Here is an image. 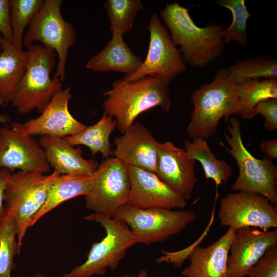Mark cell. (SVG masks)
Here are the masks:
<instances>
[{
    "instance_id": "obj_1",
    "label": "cell",
    "mask_w": 277,
    "mask_h": 277,
    "mask_svg": "<svg viewBox=\"0 0 277 277\" xmlns=\"http://www.w3.org/2000/svg\"><path fill=\"white\" fill-rule=\"evenodd\" d=\"M171 80L159 75H148L133 82L115 81L111 89L103 93L104 113L116 121L123 134L136 117L155 107L169 112L171 105Z\"/></svg>"
},
{
    "instance_id": "obj_2",
    "label": "cell",
    "mask_w": 277,
    "mask_h": 277,
    "mask_svg": "<svg viewBox=\"0 0 277 277\" xmlns=\"http://www.w3.org/2000/svg\"><path fill=\"white\" fill-rule=\"evenodd\" d=\"M189 9L177 2L168 3L160 15L170 31L173 44L180 46L186 65L203 68L222 55L225 45L222 32L226 26L208 23L200 27L190 16Z\"/></svg>"
},
{
    "instance_id": "obj_3",
    "label": "cell",
    "mask_w": 277,
    "mask_h": 277,
    "mask_svg": "<svg viewBox=\"0 0 277 277\" xmlns=\"http://www.w3.org/2000/svg\"><path fill=\"white\" fill-rule=\"evenodd\" d=\"M193 111L186 132L194 139L210 138L217 131L220 121L236 114L239 106L237 85L228 78L226 69L220 68L213 81L200 86L191 95Z\"/></svg>"
},
{
    "instance_id": "obj_4",
    "label": "cell",
    "mask_w": 277,
    "mask_h": 277,
    "mask_svg": "<svg viewBox=\"0 0 277 277\" xmlns=\"http://www.w3.org/2000/svg\"><path fill=\"white\" fill-rule=\"evenodd\" d=\"M25 72L11 101L20 114L34 110L40 113L53 96L62 89V82L51 74L56 65V52L44 46L33 44L28 47Z\"/></svg>"
},
{
    "instance_id": "obj_5",
    "label": "cell",
    "mask_w": 277,
    "mask_h": 277,
    "mask_svg": "<svg viewBox=\"0 0 277 277\" xmlns=\"http://www.w3.org/2000/svg\"><path fill=\"white\" fill-rule=\"evenodd\" d=\"M240 126L235 116L229 118L227 128L230 135L224 133L229 148L220 143L235 160L239 167L238 176L230 189L261 195L276 206L277 167L272 160L256 159L247 150L242 141Z\"/></svg>"
},
{
    "instance_id": "obj_6",
    "label": "cell",
    "mask_w": 277,
    "mask_h": 277,
    "mask_svg": "<svg viewBox=\"0 0 277 277\" xmlns=\"http://www.w3.org/2000/svg\"><path fill=\"white\" fill-rule=\"evenodd\" d=\"M60 174L19 171L9 176L5 190L6 208L15 221L19 249L34 216L45 204L50 187Z\"/></svg>"
},
{
    "instance_id": "obj_7",
    "label": "cell",
    "mask_w": 277,
    "mask_h": 277,
    "mask_svg": "<svg viewBox=\"0 0 277 277\" xmlns=\"http://www.w3.org/2000/svg\"><path fill=\"white\" fill-rule=\"evenodd\" d=\"M84 218L100 224L105 230L106 236L92 245L84 263L64 274L63 277L104 275L108 268L115 269L127 250L138 243L129 227L121 221L97 213H91Z\"/></svg>"
},
{
    "instance_id": "obj_8",
    "label": "cell",
    "mask_w": 277,
    "mask_h": 277,
    "mask_svg": "<svg viewBox=\"0 0 277 277\" xmlns=\"http://www.w3.org/2000/svg\"><path fill=\"white\" fill-rule=\"evenodd\" d=\"M62 0H44L28 26L24 35L25 47L39 42L53 49L58 57L54 76L63 82L66 76V65L69 49L77 40L73 25L63 18L61 13Z\"/></svg>"
},
{
    "instance_id": "obj_9",
    "label": "cell",
    "mask_w": 277,
    "mask_h": 277,
    "mask_svg": "<svg viewBox=\"0 0 277 277\" xmlns=\"http://www.w3.org/2000/svg\"><path fill=\"white\" fill-rule=\"evenodd\" d=\"M126 224L138 243L149 245L164 241L179 233L196 218L192 210L166 208L142 209L128 203L113 217Z\"/></svg>"
},
{
    "instance_id": "obj_10",
    "label": "cell",
    "mask_w": 277,
    "mask_h": 277,
    "mask_svg": "<svg viewBox=\"0 0 277 277\" xmlns=\"http://www.w3.org/2000/svg\"><path fill=\"white\" fill-rule=\"evenodd\" d=\"M91 189L85 196L86 207L93 213L113 218L127 203L130 181L127 166L116 157L103 160L96 170Z\"/></svg>"
},
{
    "instance_id": "obj_11",
    "label": "cell",
    "mask_w": 277,
    "mask_h": 277,
    "mask_svg": "<svg viewBox=\"0 0 277 277\" xmlns=\"http://www.w3.org/2000/svg\"><path fill=\"white\" fill-rule=\"evenodd\" d=\"M149 23L150 38L146 57L135 73L124 76L122 79L125 82L155 75L172 81L186 71L180 49L173 44L170 33L156 13L151 15Z\"/></svg>"
},
{
    "instance_id": "obj_12",
    "label": "cell",
    "mask_w": 277,
    "mask_h": 277,
    "mask_svg": "<svg viewBox=\"0 0 277 277\" xmlns=\"http://www.w3.org/2000/svg\"><path fill=\"white\" fill-rule=\"evenodd\" d=\"M218 216L222 226L235 231L250 227L266 231L277 227L276 207L256 193L227 194L220 201Z\"/></svg>"
},
{
    "instance_id": "obj_13",
    "label": "cell",
    "mask_w": 277,
    "mask_h": 277,
    "mask_svg": "<svg viewBox=\"0 0 277 277\" xmlns=\"http://www.w3.org/2000/svg\"><path fill=\"white\" fill-rule=\"evenodd\" d=\"M71 88L57 91L38 117L25 123L13 122L11 127L23 135H49L65 137L83 130L86 125L76 120L69 111Z\"/></svg>"
},
{
    "instance_id": "obj_14",
    "label": "cell",
    "mask_w": 277,
    "mask_h": 277,
    "mask_svg": "<svg viewBox=\"0 0 277 277\" xmlns=\"http://www.w3.org/2000/svg\"><path fill=\"white\" fill-rule=\"evenodd\" d=\"M0 168L43 174L51 168L44 149L31 136L23 135L11 127H0Z\"/></svg>"
},
{
    "instance_id": "obj_15",
    "label": "cell",
    "mask_w": 277,
    "mask_h": 277,
    "mask_svg": "<svg viewBox=\"0 0 277 277\" xmlns=\"http://www.w3.org/2000/svg\"><path fill=\"white\" fill-rule=\"evenodd\" d=\"M130 181L127 203L142 209H183L186 200L172 190L156 173L144 169L127 166Z\"/></svg>"
},
{
    "instance_id": "obj_16",
    "label": "cell",
    "mask_w": 277,
    "mask_h": 277,
    "mask_svg": "<svg viewBox=\"0 0 277 277\" xmlns=\"http://www.w3.org/2000/svg\"><path fill=\"white\" fill-rule=\"evenodd\" d=\"M196 162L187 156L184 148L176 147L172 142H159L155 173L172 190L187 201L197 181Z\"/></svg>"
},
{
    "instance_id": "obj_17",
    "label": "cell",
    "mask_w": 277,
    "mask_h": 277,
    "mask_svg": "<svg viewBox=\"0 0 277 277\" xmlns=\"http://www.w3.org/2000/svg\"><path fill=\"white\" fill-rule=\"evenodd\" d=\"M275 244L276 229L264 231L248 227L236 230L230 247L225 277H245L268 248Z\"/></svg>"
},
{
    "instance_id": "obj_18",
    "label": "cell",
    "mask_w": 277,
    "mask_h": 277,
    "mask_svg": "<svg viewBox=\"0 0 277 277\" xmlns=\"http://www.w3.org/2000/svg\"><path fill=\"white\" fill-rule=\"evenodd\" d=\"M114 143L113 155L126 166L155 172L159 142L142 123L134 122Z\"/></svg>"
},
{
    "instance_id": "obj_19",
    "label": "cell",
    "mask_w": 277,
    "mask_h": 277,
    "mask_svg": "<svg viewBox=\"0 0 277 277\" xmlns=\"http://www.w3.org/2000/svg\"><path fill=\"white\" fill-rule=\"evenodd\" d=\"M235 230H228L206 247L197 246L189 254L190 264L182 272L186 277H225L229 250Z\"/></svg>"
},
{
    "instance_id": "obj_20",
    "label": "cell",
    "mask_w": 277,
    "mask_h": 277,
    "mask_svg": "<svg viewBox=\"0 0 277 277\" xmlns=\"http://www.w3.org/2000/svg\"><path fill=\"white\" fill-rule=\"evenodd\" d=\"M38 143L45 151L50 168L60 175L89 176L98 168L96 161L83 157L81 148H74L64 137L41 136Z\"/></svg>"
},
{
    "instance_id": "obj_21",
    "label": "cell",
    "mask_w": 277,
    "mask_h": 277,
    "mask_svg": "<svg viewBox=\"0 0 277 277\" xmlns=\"http://www.w3.org/2000/svg\"><path fill=\"white\" fill-rule=\"evenodd\" d=\"M142 63L141 57L125 42L123 35L114 33L104 48L90 58L85 68L94 72H117L131 75Z\"/></svg>"
},
{
    "instance_id": "obj_22",
    "label": "cell",
    "mask_w": 277,
    "mask_h": 277,
    "mask_svg": "<svg viewBox=\"0 0 277 277\" xmlns=\"http://www.w3.org/2000/svg\"><path fill=\"white\" fill-rule=\"evenodd\" d=\"M0 98L3 105L11 103L26 68L27 51L19 50L0 37Z\"/></svg>"
},
{
    "instance_id": "obj_23",
    "label": "cell",
    "mask_w": 277,
    "mask_h": 277,
    "mask_svg": "<svg viewBox=\"0 0 277 277\" xmlns=\"http://www.w3.org/2000/svg\"><path fill=\"white\" fill-rule=\"evenodd\" d=\"M95 171L89 176L60 175L50 187L45 204L33 217L31 226L62 203L78 196H86L92 186Z\"/></svg>"
},
{
    "instance_id": "obj_24",
    "label": "cell",
    "mask_w": 277,
    "mask_h": 277,
    "mask_svg": "<svg viewBox=\"0 0 277 277\" xmlns=\"http://www.w3.org/2000/svg\"><path fill=\"white\" fill-rule=\"evenodd\" d=\"M116 121L114 118L104 113L95 124L86 126L81 132L64 137L71 146L83 145L88 147L93 155L100 153L106 159L113 155L110 142V136L115 128Z\"/></svg>"
},
{
    "instance_id": "obj_25",
    "label": "cell",
    "mask_w": 277,
    "mask_h": 277,
    "mask_svg": "<svg viewBox=\"0 0 277 277\" xmlns=\"http://www.w3.org/2000/svg\"><path fill=\"white\" fill-rule=\"evenodd\" d=\"M184 146L187 156L201 163L206 179H212L216 186L227 183L233 175L232 168L226 161L216 158L206 140L197 137L192 142L185 140Z\"/></svg>"
},
{
    "instance_id": "obj_26",
    "label": "cell",
    "mask_w": 277,
    "mask_h": 277,
    "mask_svg": "<svg viewBox=\"0 0 277 277\" xmlns=\"http://www.w3.org/2000/svg\"><path fill=\"white\" fill-rule=\"evenodd\" d=\"M239 106L236 114L251 119L256 114L254 107L260 102L277 98V79L251 80L237 85Z\"/></svg>"
},
{
    "instance_id": "obj_27",
    "label": "cell",
    "mask_w": 277,
    "mask_h": 277,
    "mask_svg": "<svg viewBox=\"0 0 277 277\" xmlns=\"http://www.w3.org/2000/svg\"><path fill=\"white\" fill-rule=\"evenodd\" d=\"M226 71L228 80L236 85L261 78L277 79V61L270 56L252 57L238 61Z\"/></svg>"
},
{
    "instance_id": "obj_28",
    "label": "cell",
    "mask_w": 277,
    "mask_h": 277,
    "mask_svg": "<svg viewBox=\"0 0 277 277\" xmlns=\"http://www.w3.org/2000/svg\"><path fill=\"white\" fill-rule=\"evenodd\" d=\"M16 238L15 220L11 212L7 209L0 221V277H11V272L16 267L14 257L20 252Z\"/></svg>"
},
{
    "instance_id": "obj_29",
    "label": "cell",
    "mask_w": 277,
    "mask_h": 277,
    "mask_svg": "<svg viewBox=\"0 0 277 277\" xmlns=\"http://www.w3.org/2000/svg\"><path fill=\"white\" fill-rule=\"evenodd\" d=\"M112 34L130 31L137 13L143 9L141 0H107L104 5Z\"/></svg>"
},
{
    "instance_id": "obj_30",
    "label": "cell",
    "mask_w": 277,
    "mask_h": 277,
    "mask_svg": "<svg viewBox=\"0 0 277 277\" xmlns=\"http://www.w3.org/2000/svg\"><path fill=\"white\" fill-rule=\"evenodd\" d=\"M43 0H10L11 43L18 50H23L24 32L39 11Z\"/></svg>"
},
{
    "instance_id": "obj_31",
    "label": "cell",
    "mask_w": 277,
    "mask_h": 277,
    "mask_svg": "<svg viewBox=\"0 0 277 277\" xmlns=\"http://www.w3.org/2000/svg\"><path fill=\"white\" fill-rule=\"evenodd\" d=\"M216 3L221 7L229 10L232 20L230 25L222 32L225 44L235 41L241 47H246L248 42L246 29L248 12L244 0H218Z\"/></svg>"
},
{
    "instance_id": "obj_32",
    "label": "cell",
    "mask_w": 277,
    "mask_h": 277,
    "mask_svg": "<svg viewBox=\"0 0 277 277\" xmlns=\"http://www.w3.org/2000/svg\"><path fill=\"white\" fill-rule=\"evenodd\" d=\"M249 277H277V244L270 246L248 271Z\"/></svg>"
},
{
    "instance_id": "obj_33",
    "label": "cell",
    "mask_w": 277,
    "mask_h": 277,
    "mask_svg": "<svg viewBox=\"0 0 277 277\" xmlns=\"http://www.w3.org/2000/svg\"><path fill=\"white\" fill-rule=\"evenodd\" d=\"M258 115L265 118L264 127L269 131L277 129V98H271L259 103L254 107Z\"/></svg>"
},
{
    "instance_id": "obj_34",
    "label": "cell",
    "mask_w": 277,
    "mask_h": 277,
    "mask_svg": "<svg viewBox=\"0 0 277 277\" xmlns=\"http://www.w3.org/2000/svg\"><path fill=\"white\" fill-rule=\"evenodd\" d=\"M9 0H0V32L6 39L11 42Z\"/></svg>"
},
{
    "instance_id": "obj_35",
    "label": "cell",
    "mask_w": 277,
    "mask_h": 277,
    "mask_svg": "<svg viewBox=\"0 0 277 277\" xmlns=\"http://www.w3.org/2000/svg\"><path fill=\"white\" fill-rule=\"evenodd\" d=\"M12 172L5 168H0V221L6 212V207L4 206L5 190L7 180Z\"/></svg>"
},
{
    "instance_id": "obj_36",
    "label": "cell",
    "mask_w": 277,
    "mask_h": 277,
    "mask_svg": "<svg viewBox=\"0 0 277 277\" xmlns=\"http://www.w3.org/2000/svg\"><path fill=\"white\" fill-rule=\"evenodd\" d=\"M260 147L267 157L270 160L277 159V139L269 141H262Z\"/></svg>"
},
{
    "instance_id": "obj_37",
    "label": "cell",
    "mask_w": 277,
    "mask_h": 277,
    "mask_svg": "<svg viewBox=\"0 0 277 277\" xmlns=\"http://www.w3.org/2000/svg\"><path fill=\"white\" fill-rule=\"evenodd\" d=\"M3 104L2 100L0 98V105ZM10 119L9 117L5 115L0 114V123L6 124L9 121Z\"/></svg>"
},
{
    "instance_id": "obj_38",
    "label": "cell",
    "mask_w": 277,
    "mask_h": 277,
    "mask_svg": "<svg viewBox=\"0 0 277 277\" xmlns=\"http://www.w3.org/2000/svg\"><path fill=\"white\" fill-rule=\"evenodd\" d=\"M32 277H49L45 274L42 273L41 272H37L33 274Z\"/></svg>"
},
{
    "instance_id": "obj_39",
    "label": "cell",
    "mask_w": 277,
    "mask_h": 277,
    "mask_svg": "<svg viewBox=\"0 0 277 277\" xmlns=\"http://www.w3.org/2000/svg\"><path fill=\"white\" fill-rule=\"evenodd\" d=\"M1 136H0V148H1Z\"/></svg>"
},
{
    "instance_id": "obj_40",
    "label": "cell",
    "mask_w": 277,
    "mask_h": 277,
    "mask_svg": "<svg viewBox=\"0 0 277 277\" xmlns=\"http://www.w3.org/2000/svg\"><path fill=\"white\" fill-rule=\"evenodd\" d=\"M1 41H0V50H1Z\"/></svg>"
},
{
    "instance_id": "obj_41",
    "label": "cell",
    "mask_w": 277,
    "mask_h": 277,
    "mask_svg": "<svg viewBox=\"0 0 277 277\" xmlns=\"http://www.w3.org/2000/svg\"><path fill=\"white\" fill-rule=\"evenodd\" d=\"M142 277H146V276H142Z\"/></svg>"
}]
</instances>
